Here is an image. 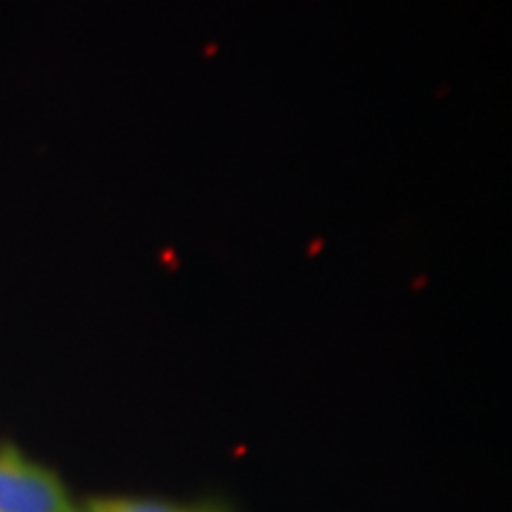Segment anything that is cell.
<instances>
[{
    "label": "cell",
    "mask_w": 512,
    "mask_h": 512,
    "mask_svg": "<svg viewBox=\"0 0 512 512\" xmlns=\"http://www.w3.org/2000/svg\"><path fill=\"white\" fill-rule=\"evenodd\" d=\"M74 512H79V510H74Z\"/></svg>",
    "instance_id": "3957f363"
},
{
    "label": "cell",
    "mask_w": 512,
    "mask_h": 512,
    "mask_svg": "<svg viewBox=\"0 0 512 512\" xmlns=\"http://www.w3.org/2000/svg\"><path fill=\"white\" fill-rule=\"evenodd\" d=\"M86 512H223L219 508H181L159 501H145V498H93L88 501Z\"/></svg>",
    "instance_id": "7a4b0ae2"
},
{
    "label": "cell",
    "mask_w": 512,
    "mask_h": 512,
    "mask_svg": "<svg viewBox=\"0 0 512 512\" xmlns=\"http://www.w3.org/2000/svg\"><path fill=\"white\" fill-rule=\"evenodd\" d=\"M55 472L24 456L12 444L0 446V512H74Z\"/></svg>",
    "instance_id": "6da1fadb"
}]
</instances>
